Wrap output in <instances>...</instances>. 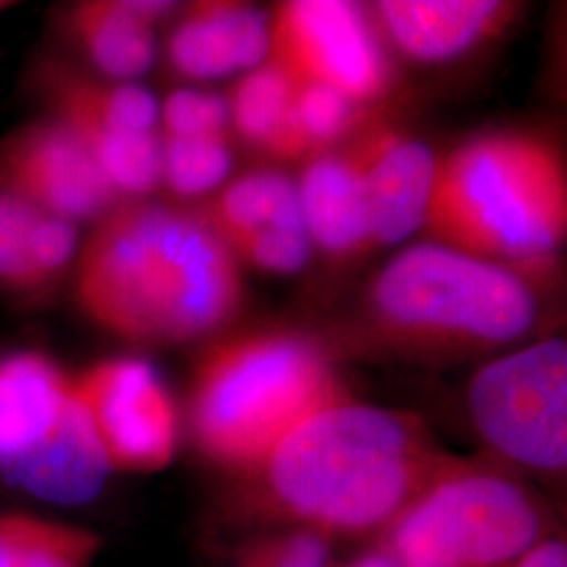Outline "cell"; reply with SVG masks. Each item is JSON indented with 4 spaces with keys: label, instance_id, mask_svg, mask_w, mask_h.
<instances>
[{
    "label": "cell",
    "instance_id": "6da1fadb",
    "mask_svg": "<svg viewBox=\"0 0 567 567\" xmlns=\"http://www.w3.org/2000/svg\"><path fill=\"white\" fill-rule=\"evenodd\" d=\"M463 463L421 416L347 398L305 419L264 463L234 477L225 519L368 543Z\"/></svg>",
    "mask_w": 567,
    "mask_h": 567
},
{
    "label": "cell",
    "instance_id": "7a4b0ae2",
    "mask_svg": "<svg viewBox=\"0 0 567 567\" xmlns=\"http://www.w3.org/2000/svg\"><path fill=\"white\" fill-rule=\"evenodd\" d=\"M82 313L112 337L171 347L213 337L244 299L240 261L196 210L121 203L74 261Z\"/></svg>",
    "mask_w": 567,
    "mask_h": 567
},
{
    "label": "cell",
    "instance_id": "3957f363",
    "mask_svg": "<svg viewBox=\"0 0 567 567\" xmlns=\"http://www.w3.org/2000/svg\"><path fill=\"white\" fill-rule=\"evenodd\" d=\"M351 398L324 344L259 330L210 344L187 395V425L204 461L231 477L252 471L305 419Z\"/></svg>",
    "mask_w": 567,
    "mask_h": 567
},
{
    "label": "cell",
    "instance_id": "277c9868",
    "mask_svg": "<svg viewBox=\"0 0 567 567\" xmlns=\"http://www.w3.org/2000/svg\"><path fill=\"white\" fill-rule=\"evenodd\" d=\"M494 264H543L567 234L566 163L547 140L494 131L437 158L425 227Z\"/></svg>",
    "mask_w": 567,
    "mask_h": 567
},
{
    "label": "cell",
    "instance_id": "5b68a950",
    "mask_svg": "<svg viewBox=\"0 0 567 567\" xmlns=\"http://www.w3.org/2000/svg\"><path fill=\"white\" fill-rule=\"evenodd\" d=\"M368 311L391 343L482 351L524 339L536 320V299L507 265L425 243L408 246L379 271Z\"/></svg>",
    "mask_w": 567,
    "mask_h": 567
},
{
    "label": "cell",
    "instance_id": "8992f818",
    "mask_svg": "<svg viewBox=\"0 0 567 567\" xmlns=\"http://www.w3.org/2000/svg\"><path fill=\"white\" fill-rule=\"evenodd\" d=\"M555 534L550 508L524 482L465 458L379 540L400 567H517Z\"/></svg>",
    "mask_w": 567,
    "mask_h": 567
},
{
    "label": "cell",
    "instance_id": "52a82bcc",
    "mask_svg": "<svg viewBox=\"0 0 567 567\" xmlns=\"http://www.w3.org/2000/svg\"><path fill=\"white\" fill-rule=\"evenodd\" d=\"M112 468L72 374L39 349L0 353V477L61 507L102 494Z\"/></svg>",
    "mask_w": 567,
    "mask_h": 567
},
{
    "label": "cell",
    "instance_id": "ba28073f",
    "mask_svg": "<svg viewBox=\"0 0 567 567\" xmlns=\"http://www.w3.org/2000/svg\"><path fill=\"white\" fill-rule=\"evenodd\" d=\"M477 435L498 458L564 480L567 468V344L545 339L482 365L466 389Z\"/></svg>",
    "mask_w": 567,
    "mask_h": 567
},
{
    "label": "cell",
    "instance_id": "9c48e42d",
    "mask_svg": "<svg viewBox=\"0 0 567 567\" xmlns=\"http://www.w3.org/2000/svg\"><path fill=\"white\" fill-rule=\"evenodd\" d=\"M267 61L295 84H320L358 105L391 89V63L362 7L343 0H288L269 20Z\"/></svg>",
    "mask_w": 567,
    "mask_h": 567
},
{
    "label": "cell",
    "instance_id": "30bf717a",
    "mask_svg": "<svg viewBox=\"0 0 567 567\" xmlns=\"http://www.w3.org/2000/svg\"><path fill=\"white\" fill-rule=\"evenodd\" d=\"M72 386L112 471L156 473L171 465L179 444V412L147 360L107 358L72 377Z\"/></svg>",
    "mask_w": 567,
    "mask_h": 567
},
{
    "label": "cell",
    "instance_id": "8fae6325",
    "mask_svg": "<svg viewBox=\"0 0 567 567\" xmlns=\"http://www.w3.org/2000/svg\"><path fill=\"white\" fill-rule=\"evenodd\" d=\"M0 192L72 224L102 219L121 204L76 133L51 116L0 142Z\"/></svg>",
    "mask_w": 567,
    "mask_h": 567
},
{
    "label": "cell",
    "instance_id": "7c38bea8",
    "mask_svg": "<svg viewBox=\"0 0 567 567\" xmlns=\"http://www.w3.org/2000/svg\"><path fill=\"white\" fill-rule=\"evenodd\" d=\"M379 131L381 126H370L341 150L309 158L297 182L309 240L332 257H351L372 248L365 177Z\"/></svg>",
    "mask_w": 567,
    "mask_h": 567
},
{
    "label": "cell",
    "instance_id": "4fadbf2b",
    "mask_svg": "<svg viewBox=\"0 0 567 567\" xmlns=\"http://www.w3.org/2000/svg\"><path fill=\"white\" fill-rule=\"evenodd\" d=\"M374 32L423 63L463 58L507 30L517 4L505 0H381L365 11Z\"/></svg>",
    "mask_w": 567,
    "mask_h": 567
},
{
    "label": "cell",
    "instance_id": "5bb4252c",
    "mask_svg": "<svg viewBox=\"0 0 567 567\" xmlns=\"http://www.w3.org/2000/svg\"><path fill=\"white\" fill-rule=\"evenodd\" d=\"M32 84L49 116L74 131L86 150L110 133H152L161 118V105L147 89L89 76L58 55L37 60Z\"/></svg>",
    "mask_w": 567,
    "mask_h": 567
},
{
    "label": "cell",
    "instance_id": "9a60e30c",
    "mask_svg": "<svg viewBox=\"0 0 567 567\" xmlns=\"http://www.w3.org/2000/svg\"><path fill=\"white\" fill-rule=\"evenodd\" d=\"M269 55V21L255 7L203 0L183 11L166 41L171 70L208 81L259 68Z\"/></svg>",
    "mask_w": 567,
    "mask_h": 567
},
{
    "label": "cell",
    "instance_id": "2e32d148",
    "mask_svg": "<svg viewBox=\"0 0 567 567\" xmlns=\"http://www.w3.org/2000/svg\"><path fill=\"white\" fill-rule=\"evenodd\" d=\"M437 156L426 143L381 126L365 177L370 246L404 243L425 227Z\"/></svg>",
    "mask_w": 567,
    "mask_h": 567
},
{
    "label": "cell",
    "instance_id": "e0dca14e",
    "mask_svg": "<svg viewBox=\"0 0 567 567\" xmlns=\"http://www.w3.org/2000/svg\"><path fill=\"white\" fill-rule=\"evenodd\" d=\"M175 9L163 0H86L65 11L63 30L105 79L133 81L152 68L154 28Z\"/></svg>",
    "mask_w": 567,
    "mask_h": 567
},
{
    "label": "cell",
    "instance_id": "ac0fdd59",
    "mask_svg": "<svg viewBox=\"0 0 567 567\" xmlns=\"http://www.w3.org/2000/svg\"><path fill=\"white\" fill-rule=\"evenodd\" d=\"M79 248L76 224L0 192V290L30 301L51 295Z\"/></svg>",
    "mask_w": 567,
    "mask_h": 567
},
{
    "label": "cell",
    "instance_id": "d6986e66",
    "mask_svg": "<svg viewBox=\"0 0 567 567\" xmlns=\"http://www.w3.org/2000/svg\"><path fill=\"white\" fill-rule=\"evenodd\" d=\"M196 213L231 252L269 231L305 225L297 182L280 171L246 173Z\"/></svg>",
    "mask_w": 567,
    "mask_h": 567
},
{
    "label": "cell",
    "instance_id": "ffe728a7",
    "mask_svg": "<svg viewBox=\"0 0 567 567\" xmlns=\"http://www.w3.org/2000/svg\"><path fill=\"white\" fill-rule=\"evenodd\" d=\"M295 95L297 84L280 68L265 61L234 86L227 100L229 122L244 142L261 147L274 158H307V145L295 114Z\"/></svg>",
    "mask_w": 567,
    "mask_h": 567
},
{
    "label": "cell",
    "instance_id": "44dd1931",
    "mask_svg": "<svg viewBox=\"0 0 567 567\" xmlns=\"http://www.w3.org/2000/svg\"><path fill=\"white\" fill-rule=\"evenodd\" d=\"M102 538L28 513H0V567H91Z\"/></svg>",
    "mask_w": 567,
    "mask_h": 567
},
{
    "label": "cell",
    "instance_id": "7402d4cb",
    "mask_svg": "<svg viewBox=\"0 0 567 567\" xmlns=\"http://www.w3.org/2000/svg\"><path fill=\"white\" fill-rule=\"evenodd\" d=\"M229 171L231 152L225 137H163L161 182L173 194L183 198L208 194L225 182Z\"/></svg>",
    "mask_w": 567,
    "mask_h": 567
},
{
    "label": "cell",
    "instance_id": "603a6c76",
    "mask_svg": "<svg viewBox=\"0 0 567 567\" xmlns=\"http://www.w3.org/2000/svg\"><path fill=\"white\" fill-rule=\"evenodd\" d=\"M334 543L309 529H257L231 553L225 567H332Z\"/></svg>",
    "mask_w": 567,
    "mask_h": 567
},
{
    "label": "cell",
    "instance_id": "cb8c5ba5",
    "mask_svg": "<svg viewBox=\"0 0 567 567\" xmlns=\"http://www.w3.org/2000/svg\"><path fill=\"white\" fill-rule=\"evenodd\" d=\"M364 105H358L320 84H297L295 114L309 158L332 150V145L353 131L362 118Z\"/></svg>",
    "mask_w": 567,
    "mask_h": 567
},
{
    "label": "cell",
    "instance_id": "d4e9b609",
    "mask_svg": "<svg viewBox=\"0 0 567 567\" xmlns=\"http://www.w3.org/2000/svg\"><path fill=\"white\" fill-rule=\"evenodd\" d=\"M164 137H225L229 124L227 100L196 89L173 91L161 107Z\"/></svg>",
    "mask_w": 567,
    "mask_h": 567
},
{
    "label": "cell",
    "instance_id": "484cf974",
    "mask_svg": "<svg viewBox=\"0 0 567 567\" xmlns=\"http://www.w3.org/2000/svg\"><path fill=\"white\" fill-rule=\"evenodd\" d=\"M517 567H567L566 538L555 534L540 543L519 561Z\"/></svg>",
    "mask_w": 567,
    "mask_h": 567
},
{
    "label": "cell",
    "instance_id": "4316f807",
    "mask_svg": "<svg viewBox=\"0 0 567 567\" xmlns=\"http://www.w3.org/2000/svg\"><path fill=\"white\" fill-rule=\"evenodd\" d=\"M332 567H400L398 561L391 557V553L386 550L385 545L374 538L368 540L364 547L360 548L355 555H351L349 559H344L343 564Z\"/></svg>",
    "mask_w": 567,
    "mask_h": 567
},
{
    "label": "cell",
    "instance_id": "83f0119b",
    "mask_svg": "<svg viewBox=\"0 0 567 567\" xmlns=\"http://www.w3.org/2000/svg\"><path fill=\"white\" fill-rule=\"evenodd\" d=\"M4 7H9V4H4V2H0V11H2V9H4Z\"/></svg>",
    "mask_w": 567,
    "mask_h": 567
}]
</instances>
